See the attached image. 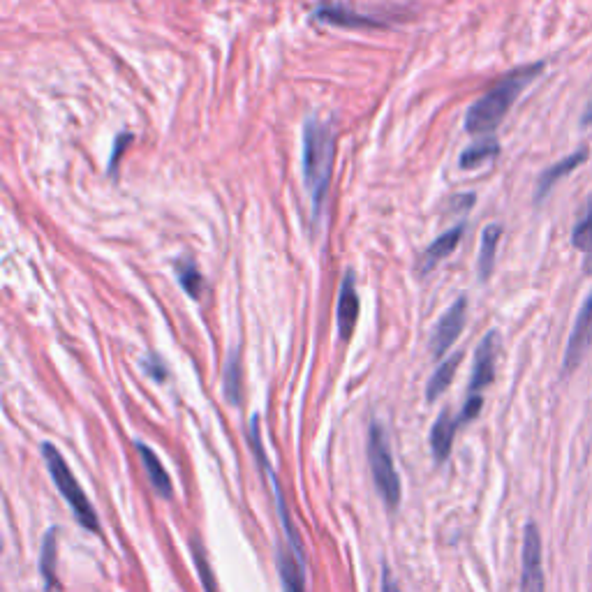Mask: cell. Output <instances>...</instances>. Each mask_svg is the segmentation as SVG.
<instances>
[{"label": "cell", "mask_w": 592, "mask_h": 592, "mask_svg": "<svg viewBox=\"0 0 592 592\" xmlns=\"http://www.w3.org/2000/svg\"><path fill=\"white\" fill-rule=\"evenodd\" d=\"M146 373L151 375V377H155V380L158 382H162L165 380V375H167V370H165V366L160 364V359L158 357H151V359H146Z\"/></svg>", "instance_id": "d4e9b609"}, {"label": "cell", "mask_w": 592, "mask_h": 592, "mask_svg": "<svg viewBox=\"0 0 592 592\" xmlns=\"http://www.w3.org/2000/svg\"><path fill=\"white\" fill-rule=\"evenodd\" d=\"M315 17L320 21H327V24L343 28H384L389 24L387 19L373 17V14H361L357 10H350V7L331 3H322L320 7H315Z\"/></svg>", "instance_id": "30bf717a"}, {"label": "cell", "mask_w": 592, "mask_h": 592, "mask_svg": "<svg viewBox=\"0 0 592 592\" xmlns=\"http://www.w3.org/2000/svg\"><path fill=\"white\" fill-rule=\"evenodd\" d=\"M368 463L373 472L377 493L382 495L384 505L396 509L401 502V477H398L394 456H391L387 431L380 424L368 428Z\"/></svg>", "instance_id": "277c9868"}, {"label": "cell", "mask_w": 592, "mask_h": 592, "mask_svg": "<svg viewBox=\"0 0 592 592\" xmlns=\"http://www.w3.org/2000/svg\"><path fill=\"white\" fill-rule=\"evenodd\" d=\"M481 405H484V398H481V394H470L468 396V401H465V405H463V410L458 412V424H468V421H472V419H477L479 417V412H481Z\"/></svg>", "instance_id": "cb8c5ba5"}, {"label": "cell", "mask_w": 592, "mask_h": 592, "mask_svg": "<svg viewBox=\"0 0 592 592\" xmlns=\"http://www.w3.org/2000/svg\"><path fill=\"white\" fill-rule=\"evenodd\" d=\"M176 276H179L181 287L192 296V299H199V296H202L204 278H202V273L197 271V266L190 262V259L179 262V266H176Z\"/></svg>", "instance_id": "7402d4cb"}, {"label": "cell", "mask_w": 592, "mask_h": 592, "mask_svg": "<svg viewBox=\"0 0 592 592\" xmlns=\"http://www.w3.org/2000/svg\"><path fill=\"white\" fill-rule=\"evenodd\" d=\"M500 153V144L495 142L493 137H486V139H479L472 146L465 148L461 153V160H458V165L463 169H475L479 165H484V162L498 158Z\"/></svg>", "instance_id": "ffe728a7"}, {"label": "cell", "mask_w": 592, "mask_h": 592, "mask_svg": "<svg viewBox=\"0 0 592 592\" xmlns=\"http://www.w3.org/2000/svg\"><path fill=\"white\" fill-rule=\"evenodd\" d=\"M58 530H49L47 537L42 542V555H40V572L44 579V586L47 590H58V579H56V553H58Z\"/></svg>", "instance_id": "ac0fdd59"}, {"label": "cell", "mask_w": 592, "mask_h": 592, "mask_svg": "<svg viewBox=\"0 0 592 592\" xmlns=\"http://www.w3.org/2000/svg\"><path fill=\"white\" fill-rule=\"evenodd\" d=\"M333 155H336V135L329 123L320 118H308L303 128V181L313 199V213L317 216L322 202L327 199Z\"/></svg>", "instance_id": "7a4b0ae2"}, {"label": "cell", "mask_w": 592, "mask_h": 592, "mask_svg": "<svg viewBox=\"0 0 592 592\" xmlns=\"http://www.w3.org/2000/svg\"><path fill=\"white\" fill-rule=\"evenodd\" d=\"M544 68L546 63L537 61L523 65V68L502 77L491 91L481 95L475 105L468 109V114H465V130H468L470 135H491V132L505 121V116L509 114V109L514 107L518 95L544 72Z\"/></svg>", "instance_id": "6da1fadb"}, {"label": "cell", "mask_w": 592, "mask_h": 592, "mask_svg": "<svg viewBox=\"0 0 592 592\" xmlns=\"http://www.w3.org/2000/svg\"><path fill=\"white\" fill-rule=\"evenodd\" d=\"M359 320V294L357 287H354V273H347L343 280V287H340L338 296V331L340 338L347 340L352 336L354 327H357Z\"/></svg>", "instance_id": "8fae6325"}, {"label": "cell", "mask_w": 592, "mask_h": 592, "mask_svg": "<svg viewBox=\"0 0 592 592\" xmlns=\"http://www.w3.org/2000/svg\"><path fill=\"white\" fill-rule=\"evenodd\" d=\"M222 391L232 405L241 403V359L239 354H229L225 370H222Z\"/></svg>", "instance_id": "44dd1931"}, {"label": "cell", "mask_w": 592, "mask_h": 592, "mask_svg": "<svg viewBox=\"0 0 592 592\" xmlns=\"http://www.w3.org/2000/svg\"><path fill=\"white\" fill-rule=\"evenodd\" d=\"M42 458H44V463H47L51 481H54L58 493H61L65 502L70 505L72 514L79 521V525H84V528L91 530V532H98L100 530L98 512L93 509L91 500L86 498L84 488L79 486V481L74 479L70 465L65 463L61 451H58L51 442H44L42 444Z\"/></svg>", "instance_id": "3957f363"}, {"label": "cell", "mask_w": 592, "mask_h": 592, "mask_svg": "<svg viewBox=\"0 0 592 592\" xmlns=\"http://www.w3.org/2000/svg\"><path fill=\"white\" fill-rule=\"evenodd\" d=\"M190 551H192V558H195V565L199 569V579H202V586L204 592H218L216 588V579H213V569L209 565V558H206V551L204 546L199 544L197 537L190 539Z\"/></svg>", "instance_id": "603a6c76"}, {"label": "cell", "mask_w": 592, "mask_h": 592, "mask_svg": "<svg viewBox=\"0 0 592 592\" xmlns=\"http://www.w3.org/2000/svg\"><path fill=\"white\" fill-rule=\"evenodd\" d=\"M465 317H468V299L461 296V299H456L454 306H451L447 313L440 317L438 327H435V331H433L431 350H433L435 357L442 359L444 354L451 350V345H454L458 336L463 333Z\"/></svg>", "instance_id": "52a82bcc"}, {"label": "cell", "mask_w": 592, "mask_h": 592, "mask_svg": "<svg viewBox=\"0 0 592 592\" xmlns=\"http://www.w3.org/2000/svg\"><path fill=\"white\" fill-rule=\"evenodd\" d=\"M463 232H465V225L461 222V225L451 227L449 232H444L442 236H438V239H435V241L431 243V246L426 248L424 257H421V262H419L421 273L433 271V266H435V264L442 262L444 257H449L451 253H454L456 246H458V243H461V239H463Z\"/></svg>", "instance_id": "7c38bea8"}, {"label": "cell", "mask_w": 592, "mask_h": 592, "mask_svg": "<svg viewBox=\"0 0 592 592\" xmlns=\"http://www.w3.org/2000/svg\"><path fill=\"white\" fill-rule=\"evenodd\" d=\"M461 359H463V354H454V357L442 361L440 368L435 370L431 380H428V387H426L428 401H438V396L444 394V389H449V384H451V380H454Z\"/></svg>", "instance_id": "d6986e66"}, {"label": "cell", "mask_w": 592, "mask_h": 592, "mask_svg": "<svg viewBox=\"0 0 592 592\" xmlns=\"http://www.w3.org/2000/svg\"><path fill=\"white\" fill-rule=\"evenodd\" d=\"M592 345V290L588 292L586 301L576 315L572 333H569L565 357H562V377L572 375L576 368L581 366L583 357H586Z\"/></svg>", "instance_id": "8992f818"}, {"label": "cell", "mask_w": 592, "mask_h": 592, "mask_svg": "<svg viewBox=\"0 0 592 592\" xmlns=\"http://www.w3.org/2000/svg\"><path fill=\"white\" fill-rule=\"evenodd\" d=\"M521 592H546L542 535H539V528L535 523H528L523 530Z\"/></svg>", "instance_id": "5b68a950"}, {"label": "cell", "mask_w": 592, "mask_h": 592, "mask_svg": "<svg viewBox=\"0 0 592 592\" xmlns=\"http://www.w3.org/2000/svg\"><path fill=\"white\" fill-rule=\"evenodd\" d=\"M572 246L581 250V253H586L583 269H586V273H592V195L588 197L586 211H583V216L572 229Z\"/></svg>", "instance_id": "2e32d148"}, {"label": "cell", "mask_w": 592, "mask_h": 592, "mask_svg": "<svg viewBox=\"0 0 592 592\" xmlns=\"http://www.w3.org/2000/svg\"><path fill=\"white\" fill-rule=\"evenodd\" d=\"M132 142V135H121L118 137V142L114 146V153H111V165H109V172H116V165L118 160H121V153H123V146Z\"/></svg>", "instance_id": "484cf974"}, {"label": "cell", "mask_w": 592, "mask_h": 592, "mask_svg": "<svg viewBox=\"0 0 592 592\" xmlns=\"http://www.w3.org/2000/svg\"><path fill=\"white\" fill-rule=\"evenodd\" d=\"M137 451H139V458H142L144 470L148 475V481H151L153 491L165 500L172 498V481H169L167 470L162 468L160 458L155 456V451L151 447H146L144 442H137Z\"/></svg>", "instance_id": "5bb4252c"}, {"label": "cell", "mask_w": 592, "mask_h": 592, "mask_svg": "<svg viewBox=\"0 0 592 592\" xmlns=\"http://www.w3.org/2000/svg\"><path fill=\"white\" fill-rule=\"evenodd\" d=\"M581 125H592V98L588 100L586 111L581 114Z\"/></svg>", "instance_id": "83f0119b"}, {"label": "cell", "mask_w": 592, "mask_h": 592, "mask_svg": "<svg viewBox=\"0 0 592 592\" xmlns=\"http://www.w3.org/2000/svg\"><path fill=\"white\" fill-rule=\"evenodd\" d=\"M278 574L283 592H306L303 583V565L294 555H287L285 551H278Z\"/></svg>", "instance_id": "e0dca14e"}, {"label": "cell", "mask_w": 592, "mask_h": 592, "mask_svg": "<svg viewBox=\"0 0 592 592\" xmlns=\"http://www.w3.org/2000/svg\"><path fill=\"white\" fill-rule=\"evenodd\" d=\"M588 155H590V148L588 146H583V148H579V151H574V153H569V155H565V158L562 160H558L555 162V165H551L549 169H546V172L539 176V181H537V188H535V204H542L544 199H546V195H549V192L555 188V185H558L562 179H565V176H569L572 172H576V169H579L581 165H586L588 162Z\"/></svg>", "instance_id": "9c48e42d"}, {"label": "cell", "mask_w": 592, "mask_h": 592, "mask_svg": "<svg viewBox=\"0 0 592 592\" xmlns=\"http://www.w3.org/2000/svg\"><path fill=\"white\" fill-rule=\"evenodd\" d=\"M382 592H401L398 590V583L394 581V576L389 572V567H384V574H382Z\"/></svg>", "instance_id": "4316f807"}, {"label": "cell", "mask_w": 592, "mask_h": 592, "mask_svg": "<svg viewBox=\"0 0 592 592\" xmlns=\"http://www.w3.org/2000/svg\"><path fill=\"white\" fill-rule=\"evenodd\" d=\"M458 419L451 417L449 410H444L438 421H435L433 431H431V449H433V456L435 461H447L449 454H451V444H454V435L458 431Z\"/></svg>", "instance_id": "4fadbf2b"}, {"label": "cell", "mask_w": 592, "mask_h": 592, "mask_svg": "<svg viewBox=\"0 0 592 592\" xmlns=\"http://www.w3.org/2000/svg\"><path fill=\"white\" fill-rule=\"evenodd\" d=\"M500 352V333L488 331L475 352V368L470 377V394H481L495 377V361Z\"/></svg>", "instance_id": "ba28073f"}, {"label": "cell", "mask_w": 592, "mask_h": 592, "mask_svg": "<svg viewBox=\"0 0 592 592\" xmlns=\"http://www.w3.org/2000/svg\"><path fill=\"white\" fill-rule=\"evenodd\" d=\"M502 236V227L500 225H488L481 234V248H479V259H477V269H479V280H488L493 273L495 266V253H498V243Z\"/></svg>", "instance_id": "9a60e30c"}]
</instances>
